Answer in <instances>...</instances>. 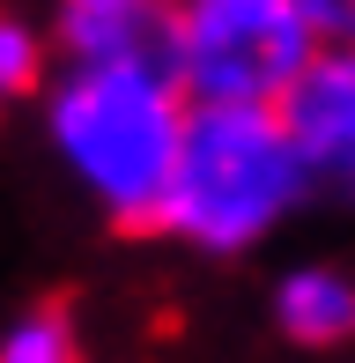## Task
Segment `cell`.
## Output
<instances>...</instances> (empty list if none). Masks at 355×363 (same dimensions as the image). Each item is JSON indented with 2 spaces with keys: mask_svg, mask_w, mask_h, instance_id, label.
I'll use <instances>...</instances> for the list:
<instances>
[{
  "mask_svg": "<svg viewBox=\"0 0 355 363\" xmlns=\"http://www.w3.org/2000/svg\"><path fill=\"white\" fill-rule=\"evenodd\" d=\"M37 89H45V30L23 15H0V111Z\"/></svg>",
  "mask_w": 355,
  "mask_h": 363,
  "instance_id": "ba28073f",
  "label": "cell"
},
{
  "mask_svg": "<svg viewBox=\"0 0 355 363\" xmlns=\"http://www.w3.org/2000/svg\"><path fill=\"white\" fill-rule=\"evenodd\" d=\"M274 326L296 349H341L355 341V274L341 267H289L274 282Z\"/></svg>",
  "mask_w": 355,
  "mask_h": 363,
  "instance_id": "8992f818",
  "label": "cell"
},
{
  "mask_svg": "<svg viewBox=\"0 0 355 363\" xmlns=\"http://www.w3.org/2000/svg\"><path fill=\"white\" fill-rule=\"evenodd\" d=\"M318 52L326 38L311 0H185L163 23V67L185 104L281 111Z\"/></svg>",
  "mask_w": 355,
  "mask_h": 363,
  "instance_id": "3957f363",
  "label": "cell"
},
{
  "mask_svg": "<svg viewBox=\"0 0 355 363\" xmlns=\"http://www.w3.org/2000/svg\"><path fill=\"white\" fill-rule=\"evenodd\" d=\"M163 8L141 0H67L52 15V38L67 67H126V60H163Z\"/></svg>",
  "mask_w": 355,
  "mask_h": 363,
  "instance_id": "5b68a950",
  "label": "cell"
},
{
  "mask_svg": "<svg viewBox=\"0 0 355 363\" xmlns=\"http://www.w3.org/2000/svg\"><path fill=\"white\" fill-rule=\"evenodd\" d=\"M0 363H82V341H74L67 311H23V319L0 334Z\"/></svg>",
  "mask_w": 355,
  "mask_h": 363,
  "instance_id": "52a82bcc",
  "label": "cell"
},
{
  "mask_svg": "<svg viewBox=\"0 0 355 363\" xmlns=\"http://www.w3.org/2000/svg\"><path fill=\"white\" fill-rule=\"evenodd\" d=\"M281 126L296 141L303 171L355 193V45H326L281 96Z\"/></svg>",
  "mask_w": 355,
  "mask_h": 363,
  "instance_id": "277c9868",
  "label": "cell"
},
{
  "mask_svg": "<svg viewBox=\"0 0 355 363\" xmlns=\"http://www.w3.org/2000/svg\"><path fill=\"white\" fill-rule=\"evenodd\" d=\"M185 89L163 60L126 67H67L52 89V141L67 171L82 178L119 223H156L185 148Z\"/></svg>",
  "mask_w": 355,
  "mask_h": 363,
  "instance_id": "6da1fadb",
  "label": "cell"
},
{
  "mask_svg": "<svg viewBox=\"0 0 355 363\" xmlns=\"http://www.w3.org/2000/svg\"><path fill=\"white\" fill-rule=\"evenodd\" d=\"M303 186H311V171H303L281 111L192 104L156 230L200 245V252H245L303 201Z\"/></svg>",
  "mask_w": 355,
  "mask_h": 363,
  "instance_id": "7a4b0ae2",
  "label": "cell"
}]
</instances>
